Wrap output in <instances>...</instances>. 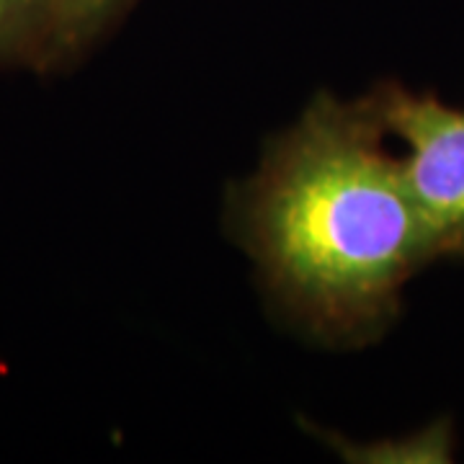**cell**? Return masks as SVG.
Listing matches in <instances>:
<instances>
[{"instance_id":"obj_1","label":"cell","mask_w":464,"mask_h":464,"mask_svg":"<svg viewBox=\"0 0 464 464\" xmlns=\"http://www.w3.org/2000/svg\"><path fill=\"white\" fill-rule=\"evenodd\" d=\"M380 103L317 99L250 186L248 235L268 279L333 331H369L439 258Z\"/></svg>"},{"instance_id":"obj_2","label":"cell","mask_w":464,"mask_h":464,"mask_svg":"<svg viewBox=\"0 0 464 464\" xmlns=\"http://www.w3.org/2000/svg\"><path fill=\"white\" fill-rule=\"evenodd\" d=\"M377 103L387 134L405 145L400 166L439 253L464 256V109L400 88Z\"/></svg>"},{"instance_id":"obj_3","label":"cell","mask_w":464,"mask_h":464,"mask_svg":"<svg viewBox=\"0 0 464 464\" xmlns=\"http://www.w3.org/2000/svg\"><path fill=\"white\" fill-rule=\"evenodd\" d=\"M132 0H42L44 60H57L96 42Z\"/></svg>"},{"instance_id":"obj_4","label":"cell","mask_w":464,"mask_h":464,"mask_svg":"<svg viewBox=\"0 0 464 464\" xmlns=\"http://www.w3.org/2000/svg\"><path fill=\"white\" fill-rule=\"evenodd\" d=\"M44 57L42 0H0V57Z\"/></svg>"}]
</instances>
